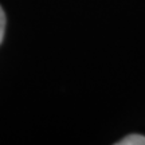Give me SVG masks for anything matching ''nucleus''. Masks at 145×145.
<instances>
[{
  "instance_id": "obj_2",
  "label": "nucleus",
  "mask_w": 145,
  "mask_h": 145,
  "mask_svg": "<svg viewBox=\"0 0 145 145\" xmlns=\"http://www.w3.org/2000/svg\"><path fill=\"white\" fill-rule=\"evenodd\" d=\"M5 14L3 8H1V5H0V44H1V42L4 39V32H5Z\"/></svg>"
},
{
  "instance_id": "obj_1",
  "label": "nucleus",
  "mask_w": 145,
  "mask_h": 145,
  "mask_svg": "<svg viewBox=\"0 0 145 145\" xmlns=\"http://www.w3.org/2000/svg\"><path fill=\"white\" fill-rule=\"evenodd\" d=\"M118 145H145V136L129 135L117 142Z\"/></svg>"
}]
</instances>
